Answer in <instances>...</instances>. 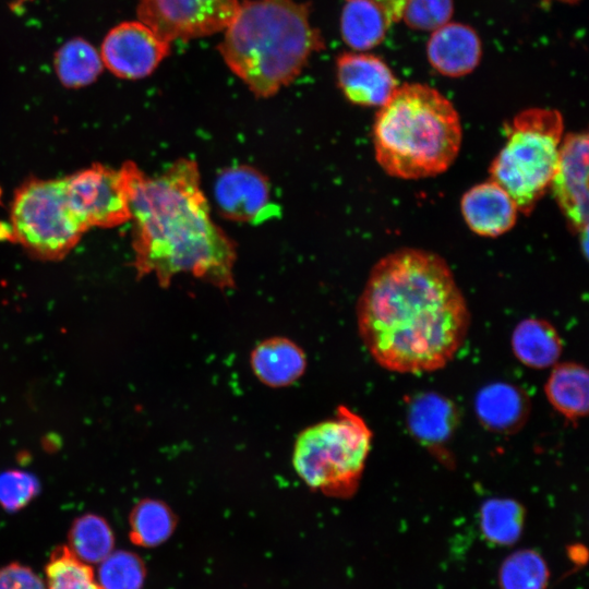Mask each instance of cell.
Segmentation results:
<instances>
[{
    "label": "cell",
    "instance_id": "ffe728a7",
    "mask_svg": "<svg viewBox=\"0 0 589 589\" xmlns=\"http://www.w3.org/2000/svg\"><path fill=\"white\" fill-rule=\"evenodd\" d=\"M457 410L447 398L424 393L410 402L407 423L414 437L425 444L446 441L456 428Z\"/></svg>",
    "mask_w": 589,
    "mask_h": 589
},
{
    "label": "cell",
    "instance_id": "277c9868",
    "mask_svg": "<svg viewBox=\"0 0 589 589\" xmlns=\"http://www.w3.org/2000/svg\"><path fill=\"white\" fill-rule=\"evenodd\" d=\"M462 141L459 115L437 89L398 86L376 115L375 158L389 176L414 180L440 175L456 159Z\"/></svg>",
    "mask_w": 589,
    "mask_h": 589
},
{
    "label": "cell",
    "instance_id": "83f0119b",
    "mask_svg": "<svg viewBox=\"0 0 589 589\" xmlns=\"http://www.w3.org/2000/svg\"><path fill=\"white\" fill-rule=\"evenodd\" d=\"M144 580V563L134 553L111 552L101 561L99 585L104 589H142Z\"/></svg>",
    "mask_w": 589,
    "mask_h": 589
},
{
    "label": "cell",
    "instance_id": "7a4b0ae2",
    "mask_svg": "<svg viewBox=\"0 0 589 589\" xmlns=\"http://www.w3.org/2000/svg\"><path fill=\"white\" fill-rule=\"evenodd\" d=\"M130 209L137 278L154 274L167 287L190 274L220 289L233 286L236 247L211 217L194 160L180 158L155 177L135 165Z\"/></svg>",
    "mask_w": 589,
    "mask_h": 589
},
{
    "label": "cell",
    "instance_id": "d4e9b609",
    "mask_svg": "<svg viewBox=\"0 0 589 589\" xmlns=\"http://www.w3.org/2000/svg\"><path fill=\"white\" fill-rule=\"evenodd\" d=\"M69 542L75 556L88 564L104 561L112 552L115 538L103 517L86 514L74 520Z\"/></svg>",
    "mask_w": 589,
    "mask_h": 589
},
{
    "label": "cell",
    "instance_id": "f546056e",
    "mask_svg": "<svg viewBox=\"0 0 589 589\" xmlns=\"http://www.w3.org/2000/svg\"><path fill=\"white\" fill-rule=\"evenodd\" d=\"M37 479L26 471L9 470L0 473V504L10 512L27 505L38 493Z\"/></svg>",
    "mask_w": 589,
    "mask_h": 589
},
{
    "label": "cell",
    "instance_id": "4dcf8cb0",
    "mask_svg": "<svg viewBox=\"0 0 589 589\" xmlns=\"http://www.w3.org/2000/svg\"><path fill=\"white\" fill-rule=\"evenodd\" d=\"M0 589H46L45 584L29 567L11 563L0 567Z\"/></svg>",
    "mask_w": 589,
    "mask_h": 589
},
{
    "label": "cell",
    "instance_id": "8992f818",
    "mask_svg": "<svg viewBox=\"0 0 589 589\" xmlns=\"http://www.w3.org/2000/svg\"><path fill=\"white\" fill-rule=\"evenodd\" d=\"M561 112L530 108L519 112L506 130V142L490 166L491 179L528 215L550 188L563 141Z\"/></svg>",
    "mask_w": 589,
    "mask_h": 589
},
{
    "label": "cell",
    "instance_id": "603a6c76",
    "mask_svg": "<svg viewBox=\"0 0 589 589\" xmlns=\"http://www.w3.org/2000/svg\"><path fill=\"white\" fill-rule=\"evenodd\" d=\"M130 539L140 546L153 548L167 541L177 519L171 508L155 498L140 501L130 514Z\"/></svg>",
    "mask_w": 589,
    "mask_h": 589
},
{
    "label": "cell",
    "instance_id": "e0dca14e",
    "mask_svg": "<svg viewBox=\"0 0 589 589\" xmlns=\"http://www.w3.org/2000/svg\"><path fill=\"white\" fill-rule=\"evenodd\" d=\"M250 365L260 382L269 387H285L299 380L306 369L302 348L286 337L261 341L250 354Z\"/></svg>",
    "mask_w": 589,
    "mask_h": 589
},
{
    "label": "cell",
    "instance_id": "d6986e66",
    "mask_svg": "<svg viewBox=\"0 0 589 589\" xmlns=\"http://www.w3.org/2000/svg\"><path fill=\"white\" fill-rule=\"evenodd\" d=\"M512 350L526 366L546 369L557 363L562 353V339L555 327L545 320L526 318L512 334Z\"/></svg>",
    "mask_w": 589,
    "mask_h": 589
},
{
    "label": "cell",
    "instance_id": "5b68a950",
    "mask_svg": "<svg viewBox=\"0 0 589 589\" xmlns=\"http://www.w3.org/2000/svg\"><path fill=\"white\" fill-rule=\"evenodd\" d=\"M372 444L365 421L346 406L300 432L292 465L312 490L328 497L349 498L358 491Z\"/></svg>",
    "mask_w": 589,
    "mask_h": 589
},
{
    "label": "cell",
    "instance_id": "9c48e42d",
    "mask_svg": "<svg viewBox=\"0 0 589 589\" xmlns=\"http://www.w3.org/2000/svg\"><path fill=\"white\" fill-rule=\"evenodd\" d=\"M239 0H139L137 16L171 43L218 33L232 21Z\"/></svg>",
    "mask_w": 589,
    "mask_h": 589
},
{
    "label": "cell",
    "instance_id": "3957f363",
    "mask_svg": "<svg viewBox=\"0 0 589 589\" xmlns=\"http://www.w3.org/2000/svg\"><path fill=\"white\" fill-rule=\"evenodd\" d=\"M219 52L257 97H271L301 73L324 40L294 0H244L225 28Z\"/></svg>",
    "mask_w": 589,
    "mask_h": 589
},
{
    "label": "cell",
    "instance_id": "7c38bea8",
    "mask_svg": "<svg viewBox=\"0 0 589 589\" xmlns=\"http://www.w3.org/2000/svg\"><path fill=\"white\" fill-rule=\"evenodd\" d=\"M214 197L218 212L233 221L256 224L275 214L269 182L251 166L224 168L216 177Z\"/></svg>",
    "mask_w": 589,
    "mask_h": 589
},
{
    "label": "cell",
    "instance_id": "484cf974",
    "mask_svg": "<svg viewBox=\"0 0 589 589\" xmlns=\"http://www.w3.org/2000/svg\"><path fill=\"white\" fill-rule=\"evenodd\" d=\"M549 578L546 562L531 549H522L508 555L498 573L501 589H545Z\"/></svg>",
    "mask_w": 589,
    "mask_h": 589
},
{
    "label": "cell",
    "instance_id": "44dd1931",
    "mask_svg": "<svg viewBox=\"0 0 589 589\" xmlns=\"http://www.w3.org/2000/svg\"><path fill=\"white\" fill-rule=\"evenodd\" d=\"M392 22L373 0H346L340 19L345 43L354 50H369L382 43Z\"/></svg>",
    "mask_w": 589,
    "mask_h": 589
},
{
    "label": "cell",
    "instance_id": "d6a6232c",
    "mask_svg": "<svg viewBox=\"0 0 589 589\" xmlns=\"http://www.w3.org/2000/svg\"><path fill=\"white\" fill-rule=\"evenodd\" d=\"M557 1L566 2V3H575L578 0H557Z\"/></svg>",
    "mask_w": 589,
    "mask_h": 589
},
{
    "label": "cell",
    "instance_id": "6da1fadb",
    "mask_svg": "<svg viewBox=\"0 0 589 589\" xmlns=\"http://www.w3.org/2000/svg\"><path fill=\"white\" fill-rule=\"evenodd\" d=\"M361 340L382 368L422 373L445 366L462 346L470 313L437 254L404 248L371 269L357 304Z\"/></svg>",
    "mask_w": 589,
    "mask_h": 589
},
{
    "label": "cell",
    "instance_id": "8fae6325",
    "mask_svg": "<svg viewBox=\"0 0 589 589\" xmlns=\"http://www.w3.org/2000/svg\"><path fill=\"white\" fill-rule=\"evenodd\" d=\"M169 52L170 43L141 21H132L109 31L100 56L104 65L116 76L137 80L148 76Z\"/></svg>",
    "mask_w": 589,
    "mask_h": 589
},
{
    "label": "cell",
    "instance_id": "ba28073f",
    "mask_svg": "<svg viewBox=\"0 0 589 589\" xmlns=\"http://www.w3.org/2000/svg\"><path fill=\"white\" fill-rule=\"evenodd\" d=\"M135 164L119 169L100 164L63 177L70 206L86 230L113 228L131 220L130 182Z\"/></svg>",
    "mask_w": 589,
    "mask_h": 589
},
{
    "label": "cell",
    "instance_id": "1f68e13d",
    "mask_svg": "<svg viewBox=\"0 0 589 589\" xmlns=\"http://www.w3.org/2000/svg\"><path fill=\"white\" fill-rule=\"evenodd\" d=\"M375 1L386 13L392 23L401 20L402 10L406 0H373Z\"/></svg>",
    "mask_w": 589,
    "mask_h": 589
},
{
    "label": "cell",
    "instance_id": "30bf717a",
    "mask_svg": "<svg viewBox=\"0 0 589 589\" xmlns=\"http://www.w3.org/2000/svg\"><path fill=\"white\" fill-rule=\"evenodd\" d=\"M588 134L568 133L562 141L550 188L572 230L587 244Z\"/></svg>",
    "mask_w": 589,
    "mask_h": 589
},
{
    "label": "cell",
    "instance_id": "9a60e30c",
    "mask_svg": "<svg viewBox=\"0 0 589 589\" xmlns=\"http://www.w3.org/2000/svg\"><path fill=\"white\" fill-rule=\"evenodd\" d=\"M426 55L431 65L441 74L462 76L478 65L481 41L470 26L448 22L433 31Z\"/></svg>",
    "mask_w": 589,
    "mask_h": 589
},
{
    "label": "cell",
    "instance_id": "5bb4252c",
    "mask_svg": "<svg viewBox=\"0 0 589 589\" xmlns=\"http://www.w3.org/2000/svg\"><path fill=\"white\" fill-rule=\"evenodd\" d=\"M460 209L470 230L490 238L509 231L519 212L513 197L491 178L466 191Z\"/></svg>",
    "mask_w": 589,
    "mask_h": 589
},
{
    "label": "cell",
    "instance_id": "f1b7e54d",
    "mask_svg": "<svg viewBox=\"0 0 589 589\" xmlns=\"http://www.w3.org/2000/svg\"><path fill=\"white\" fill-rule=\"evenodd\" d=\"M453 0H406L401 19L412 28L435 31L449 22Z\"/></svg>",
    "mask_w": 589,
    "mask_h": 589
},
{
    "label": "cell",
    "instance_id": "52a82bcc",
    "mask_svg": "<svg viewBox=\"0 0 589 589\" xmlns=\"http://www.w3.org/2000/svg\"><path fill=\"white\" fill-rule=\"evenodd\" d=\"M87 230L73 213L63 178H29L14 192L9 215V237L31 255L59 261Z\"/></svg>",
    "mask_w": 589,
    "mask_h": 589
},
{
    "label": "cell",
    "instance_id": "7402d4cb",
    "mask_svg": "<svg viewBox=\"0 0 589 589\" xmlns=\"http://www.w3.org/2000/svg\"><path fill=\"white\" fill-rule=\"evenodd\" d=\"M104 68L100 53L88 41L73 38L57 51L55 69L59 81L70 88L93 83Z\"/></svg>",
    "mask_w": 589,
    "mask_h": 589
},
{
    "label": "cell",
    "instance_id": "4316f807",
    "mask_svg": "<svg viewBox=\"0 0 589 589\" xmlns=\"http://www.w3.org/2000/svg\"><path fill=\"white\" fill-rule=\"evenodd\" d=\"M47 589H104L93 568L65 545L58 546L46 566Z\"/></svg>",
    "mask_w": 589,
    "mask_h": 589
},
{
    "label": "cell",
    "instance_id": "cb8c5ba5",
    "mask_svg": "<svg viewBox=\"0 0 589 589\" xmlns=\"http://www.w3.org/2000/svg\"><path fill=\"white\" fill-rule=\"evenodd\" d=\"M525 515L524 506L513 498H490L480 509L481 532L494 544H514L521 536Z\"/></svg>",
    "mask_w": 589,
    "mask_h": 589
},
{
    "label": "cell",
    "instance_id": "2e32d148",
    "mask_svg": "<svg viewBox=\"0 0 589 589\" xmlns=\"http://www.w3.org/2000/svg\"><path fill=\"white\" fill-rule=\"evenodd\" d=\"M474 409L484 428L500 433H513L526 423L530 401L516 385L493 383L478 392Z\"/></svg>",
    "mask_w": 589,
    "mask_h": 589
},
{
    "label": "cell",
    "instance_id": "4fadbf2b",
    "mask_svg": "<svg viewBox=\"0 0 589 589\" xmlns=\"http://www.w3.org/2000/svg\"><path fill=\"white\" fill-rule=\"evenodd\" d=\"M338 86L352 104L382 107L398 87L395 75L378 57L342 53L336 62Z\"/></svg>",
    "mask_w": 589,
    "mask_h": 589
},
{
    "label": "cell",
    "instance_id": "ac0fdd59",
    "mask_svg": "<svg viewBox=\"0 0 589 589\" xmlns=\"http://www.w3.org/2000/svg\"><path fill=\"white\" fill-rule=\"evenodd\" d=\"M589 375L587 369L576 362L553 365L545 382L544 392L549 402L570 421L586 417L589 404Z\"/></svg>",
    "mask_w": 589,
    "mask_h": 589
}]
</instances>
